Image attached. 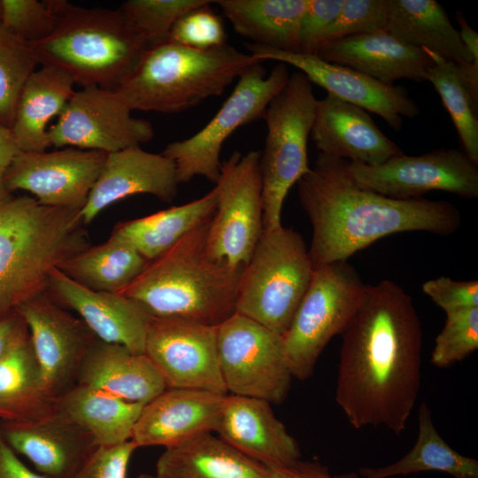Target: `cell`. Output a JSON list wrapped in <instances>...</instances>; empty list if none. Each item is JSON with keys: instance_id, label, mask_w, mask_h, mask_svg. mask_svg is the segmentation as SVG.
I'll use <instances>...</instances> for the list:
<instances>
[{"instance_id": "obj_1", "label": "cell", "mask_w": 478, "mask_h": 478, "mask_svg": "<svg viewBox=\"0 0 478 478\" xmlns=\"http://www.w3.org/2000/svg\"><path fill=\"white\" fill-rule=\"evenodd\" d=\"M341 335L337 405L357 429L401 434L420 389L422 328L412 298L389 280L365 285Z\"/></svg>"}, {"instance_id": "obj_13", "label": "cell", "mask_w": 478, "mask_h": 478, "mask_svg": "<svg viewBox=\"0 0 478 478\" xmlns=\"http://www.w3.org/2000/svg\"><path fill=\"white\" fill-rule=\"evenodd\" d=\"M355 184L395 199H413L432 190L466 198L478 197L477 164L458 149L441 148L420 156L393 157L379 166L346 160Z\"/></svg>"}, {"instance_id": "obj_4", "label": "cell", "mask_w": 478, "mask_h": 478, "mask_svg": "<svg viewBox=\"0 0 478 478\" xmlns=\"http://www.w3.org/2000/svg\"><path fill=\"white\" fill-rule=\"evenodd\" d=\"M89 246L81 210L29 196L0 205V319L47 291L50 272Z\"/></svg>"}, {"instance_id": "obj_15", "label": "cell", "mask_w": 478, "mask_h": 478, "mask_svg": "<svg viewBox=\"0 0 478 478\" xmlns=\"http://www.w3.org/2000/svg\"><path fill=\"white\" fill-rule=\"evenodd\" d=\"M16 311L27 326L43 389L56 400L76 384L80 368L98 338L47 291Z\"/></svg>"}, {"instance_id": "obj_27", "label": "cell", "mask_w": 478, "mask_h": 478, "mask_svg": "<svg viewBox=\"0 0 478 478\" xmlns=\"http://www.w3.org/2000/svg\"><path fill=\"white\" fill-rule=\"evenodd\" d=\"M155 474L160 478H270L266 466L212 432L165 448Z\"/></svg>"}, {"instance_id": "obj_14", "label": "cell", "mask_w": 478, "mask_h": 478, "mask_svg": "<svg viewBox=\"0 0 478 478\" xmlns=\"http://www.w3.org/2000/svg\"><path fill=\"white\" fill-rule=\"evenodd\" d=\"M111 89L75 90L57 122L48 128L50 146L116 152L140 146L154 137L150 122L135 118Z\"/></svg>"}, {"instance_id": "obj_32", "label": "cell", "mask_w": 478, "mask_h": 478, "mask_svg": "<svg viewBox=\"0 0 478 478\" xmlns=\"http://www.w3.org/2000/svg\"><path fill=\"white\" fill-rule=\"evenodd\" d=\"M216 204L217 191L213 188L204 196L187 204L118 223L112 234L128 243L150 261L165 253L190 231L210 220Z\"/></svg>"}, {"instance_id": "obj_11", "label": "cell", "mask_w": 478, "mask_h": 478, "mask_svg": "<svg viewBox=\"0 0 478 478\" xmlns=\"http://www.w3.org/2000/svg\"><path fill=\"white\" fill-rule=\"evenodd\" d=\"M218 359L227 393L281 404L291 388L282 336L234 312L217 326Z\"/></svg>"}, {"instance_id": "obj_2", "label": "cell", "mask_w": 478, "mask_h": 478, "mask_svg": "<svg viewBox=\"0 0 478 478\" xmlns=\"http://www.w3.org/2000/svg\"><path fill=\"white\" fill-rule=\"evenodd\" d=\"M297 183L300 204L312 226L308 249L313 268L347 260L395 233L450 235L461 226L459 209L444 200L395 199L358 187L346 160L319 153Z\"/></svg>"}, {"instance_id": "obj_49", "label": "cell", "mask_w": 478, "mask_h": 478, "mask_svg": "<svg viewBox=\"0 0 478 478\" xmlns=\"http://www.w3.org/2000/svg\"><path fill=\"white\" fill-rule=\"evenodd\" d=\"M19 151V149L12 130L0 126V205L13 198L6 190L4 180L8 167Z\"/></svg>"}, {"instance_id": "obj_8", "label": "cell", "mask_w": 478, "mask_h": 478, "mask_svg": "<svg viewBox=\"0 0 478 478\" xmlns=\"http://www.w3.org/2000/svg\"><path fill=\"white\" fill-rule=\"evenodd\" d=\"M317 99L312 83L301 72L293 73L267 105L264 150L260 151L263 230L281 227L284 200L298 180L307 173V143Z\"/></svg>"}, {"instance_id": "obj_44", "label": "cell", "mask_w": 478, "mask_h": 478, "mask_svg": "<svg viewBox=\"0 0 478 478\" xmlns=\"http://www.w3.org/2000/svg\"><path fill=\"white\" fill-rule=\"evenodd\" d=\"M422 291L445 313L478 307V281L441 276L422 284Z\"/></svg>"}, {"instance_id": "obj_41", "label": "cell", "mask_w": 478, "mask_h": 478, "mask_svg": "<svg viewBox=\"0 0 478 478\" xmlns=\"http://www.w3.org/2000/svg\"><path fill=\"white\" fill-rule=\"evenodd\" d=\"M210 3L182 15L173 26L167 41L196 50H208L227 43V32Z\"/></svg>"}, {"instance_id": "obj_10", "label": "cell", "mask_w": 478, "mask_h": 478, "mask_svg": "<svg viewBox=\"0 0 478 478\" xmlns=\"http://www.w3.org/2000/svg\"><path fill=\"white\" fill-rule=\"evenodd\" d=\"M261 63L252 65L237 79L233 92L202 129L167 144L161 152L173 162L180 184L196 176L216 184L226 140L240 127L262 118L271 100L284 87L289 77L287 65L278 62L266 76Z\"/></svg>"}, {"instance_id": "obj_20", "label": "cell", "mask_w": 478, "mask_h": 478, "mask_svg": "<svg viewBox=\"0 0 478 478\" xmlns=\"http://www.w3.org/2000/svg\"><path fill=\"white\" fill-rule=\"evenodd\" d=\"M47 292L61 306L74 311L100 341L144 353L151 316L133 299L89 289L58 267L50 272Z\"/></svg>"}, {"instance_id": "obj_46", "label": "cell", "mask_w": 478, "mask_h": 478, "mask_svg": "<svg viewBox=\"0 0 478 478\" xmlns=\"http://www.w3.org/2000/svg\"><path fill=\"white\" fill-rule=\"evenodd\" d=\"M267 468L270 478H359L357 472L332 474L328 466L318 461L299 459L289 465Z\"/></svg>"}, {"instance_id": "obj_45", "label": "cell", "mask_w": 478, "mask_h": 478, "mask_svg": "<svg viewBox=\"0 0 478 478\" xmlns=\"http://www.w3.org/2000/svg\"><path fill=\"white\" fill-rule=\"evenodd\" d=\"M136 449L132 440L96 447L74 478H127L128 464Z\"/></svg>"}, {"instance_id": "obj_31", "label": "cell", "mask_w": 478, "mask_h": 478, "mask_svg": "<svg viewBox=\"0 0 478 478\" xmlns=\"http://www.w3.org/2000/svg\"><path fill=\"white\" fill-rule=\"evenodd\" d=\"M55 405L87 430L99 447L131 440L145 404L127 401L101 389L75 384L56 398Z\"/></svg>"}, {"instance_id": "obj_25", "label": "cell", "mask_w": 478, "mask_h": 478, "mask_svg": "<svg viewBox=\"0 0 478 478\" xmlns=\"http://www.w3.org/2000/svg\"><path fill=\"white\" fill-rule=\"evenodd\" d=\"M316 56L389 85L398 79L425 81L436 58L399 41L386 30L328 42Z\"/></svg>"}, {"instance_id": "obj_19", "label": "cell", "mask_w": 478, "mask_h": 478, "mask_svg": "<svg viewBox=\"0 0 478 478\" xmlns=\"http://www.w3.org/2000/svg\"><path fill=\"white\" fill-rule=\"evenodd\" d=\"M0 429L9 446L47 478H74L97 447L56 405L34 419L0 421Z\"/></svg>"}, {"instance_id": "obj_39", "label": "cell", "mask_w": 478, "mask_h": 478, "mask_svg": "<svg viewBox=\"0 0 478 478\" xmlns=\"http://www.w3.org/2000/svg\"><path fill=\"white\" fill-rule=\"evenodd\" d=\"M57 20L58 0H0V23L27 43L48 38Z\"/></svg>"}, {"instance_id": "obj_17", "label": "cell", "mask_w": 478, "mask_h": 478, "mask_svg": "<svg viewBox=\"0 0 478 478\" xmlns=\"http://www.w3.org/2000/svg\"><path fill=\"white\" fill-rule=\"evenodd\" d=\"M107 153L66 147L53 151L19 150L4 175L9 193L26 190L42 205L81 210Z\"/></svg>"}, {"instance_id": "obj_37", "label": "cell", "mask_w": 478, "mask_h": 478, "mask_svg": "<svg viewBox=\"0 0 478 478\" xmlns=\"http://www.w3.org/2000/svg\"><path fill=\"white\" fill-rule=\"evenodd\" d=\"M37 66L31 44L0 23V126L11 129L22 88Z\"/></svg>"}, {"instance_id": "obj_38", "label": "cell", "mask_w": 478, "mask_h": 478, "mask_svg": "<svg viewBox=\"0 0 478 478\" xmlns=\"http://www.w3.org/2000/svg\"><path fill=\"white\" fill-rule=\"evenodd\" d=\"M209 0H128L119 8L148 49L166 41L175 22Z\"/></svg>"}, {"instance_id": "obj_42", "label": "cell", "mask_w": 478, "mask_h": 478, "mask_svg": "<svg viewBox=\"0 0 478 478\" xmlns=\"http://www.w3.org/2000/svg\"><path fill=\"white\" fill-rule=\"evenodd\" d=\"M387 9L388 0H343L339 14L325 34L322 45L348 36L385 30Z\"/></svg>"}, {"instance_id": "obj_28", "label": "cell", "mask_w": 478, "mask_h": 478, "mask_svg": "<svg viewBox=\"0 0 478 478\" xmlns=\"http://www.w3.org/2000/svg\"><path fill=\"white\" fill-rule=\"evenodd\" d=\"M75 82L66 72L40 66L20 92L11 130L19 150L45 151L50 147L47 126L59 116L75 92Z\"/></svg>"}, {"instance_id": "obj_7", "label": "cell", "mask_w": 478, "mask_h": 478, "mask_svg": "<svg viewBox=\"0 0 478 478\" xmlns=\"http://www.w3.org/2000/svg\"><path fill=\"white\" fill-rule=\"evenodd\" d=\"M302 235L280 227L263 233L244 266L235 312L283 335L313 275Z\"/></svg>"}, {"instance_id": "obj_3", "label": "cell", "mask_w": 478, "mask_h": 478, "mask_svg": "<svg viewBox=\"0 0 478 478\" xmlns=\"http://www.w3.org/2000/svg\"><path fill=\"white\" fill-rule=\"evenodd\" d=\"M210 220L148 261L118 293L138 303L151 317L218 326L231 316L243 268L232 267L210 253L206 243Z\"/></svg>"}, {"instance_id": "obj_30", "label": "cell", "mask_w": 478, "mask_h": 478, "mask_svg": "<svg viewBox=\"0 0 478 478\" xmlns=\"http://www.w3.org/2000/svg\"><path fill=\"white\" fill-rule=\"evenodd\" d=\"M240 35L251 43L299 51V27L307 0L214 1Z\"/></svg>"}, {"instance_id": "obj_16", "label": "cell", "mask_w": 478, "mask_h": 478, "mask_svg": "<svg viewBox=\"0 0 478 478\" xmlns=\"http://www.w3.org/2000/svg\"><path fill=\"white\" fill-rule=\"evenodd\" d=\"M144 353L167 388L227 395L218 359L217 326L175 317H151Z\"/></svg>"}, {"instance_id": "obj_48", "label": "cell", "mask_w": 478, "mask_h": 478, "mask_svg": "<svg viewBox=\"0 0 478 478\" xmlns=\"http://www.w3.org/2000/svg\"><path fill=\"white\" fill-rule=\"evenodd\" d=\"M0 478H47L27 466L4 440L0 429Z\"/></svg>"}, {"instance_id": "obj_22", "label": "cell", "mask_w": 478, "mask_h": 478, "mask_svg": "<svg viewBox=\"0 0 478 478\" xmlns=\"http://www.w3.org/2000/svg\"><path fill=\"white\" fill-rule=\"evenodd\" d=\"M310 135L320 153L372 166L404 154L366 111L330 94L317 101Z\"/></svg>"}, {"instance_id": "obj_33", "label": "cell", "mask_w": 478, "mask_h": 478, "mask_svg": "<svg viewBox=\"0 0 478 478\" xmlns=\"http://www.w3.org/2000/svg\"><path fill=\"white\" fill-rule=\"evenodd\" d=\"M147 263L132 245L111 234L104 243L78 252L58 268L89 289L118 293L141 274Z\"/></svg>"}, {"instance_id": "obj_51", "label": "cell", "mask_w": 478, "mask_h": 478, "mask_svg": "<svg viewBox=\"0 0 478 478\" xmlns=\"http://www.w3.org/2000/svg\"><path fill=\"white\" fill-rule=\"evenodd\" d=\"M456 19L460 26L459 35L473 61H478V34L468 25L463 14L457 12Z\"/></svg>"}, {"instance_id": "obj_47", "label": "cell", "mask_w": 478, "mask_h": 478, "mask_svg": "<svg viewBox=\"0 0 478 478\" xmlns=\"http://www.w3.org/2000/svg\"><path fill=\"white\" fill-rule=\"evenodd\" d=\"M29 336L27 326L15 310L0 319V359Z\"/></svg>"}, {"instance_id": "obj_6", "label": "cell", "mask_w": 478, "mask_h": 478, "mask_svg": "<svg viewBox=\"0 0 478 478\" xmlns=\"http://www.w3.org/2000/svg\"><path fill=\"white\" fill-rule=\"evenodd\" d=\"M39 66L68 73L81 88L114 90L148 49L120 9L85 8L58 0L55 30L31 44Z\"/></svg>"}, {"instance_id": "obj_36", "label": "cell", "mask_w": 478, "mask_h": 478, "mask_svg": "<svg viewBox=\"0 0 478 478\" xmlns=\"http://www.w3.org/2000/svg\"><path fill=\"white\" fill-rule=\"evenodd\" d=\"M439 94L457 129L464 152L478 163V105L463 84L453 62L438 56L426 80Z\"/></svg>"}, {"instance_id": "obj_26", "label": "cell", "mask_w": 478, "mask_h": 478, "mask_svg": "<svg viewBox=\"0 0 478 478\" xmlns=\"http://www.w3.org/2000/svg\"><path fill=\"white\" fill-rule=\"evenodd\" d=\"M76 384L101 389L130 402L147 404L167 387L145 353L99 339L85 358Z\"/></svg>"}, {"instance_id": "obj_21", "label": "cell", "mask_w": 478, "mask_h": 478, "mask_svg": "<svg viewBox=\"0 0 478 478\" xmlns=\"http://www.w3.org/2000/svg\"><path fill=\"white\" fill-rule=\"evenodd\" d=\"M179 184L173 162L162 153L149 152L141 146L108 153L81 210L83 223L89 225L107 206L130 196L149 194L171 202Z\"/></svg>"}, {"instance_id": "obj_53", "label": "cell", "mask_w": 478, "mask_h": 478, "mask_svg": "<svg viewBox=\"0 0 478 478\" xmlns=\"http://www.w3.org/2000/svg\"><path fill=\"white\" fill-rule=\"evenodd\" d=\"M411 478H414V477H411Z\"/></svg>"}, {"instance_id": "obj_43", "label": "cell", "mask_w": 478, "mask_h": 478, "mask_svg": "<svg viewBox=\"0 0 478 478\" xmlns=\"http://www.w3.org/2000/svg\"><path fill=\"white\" fill-rule=\"evenodd\" d=\"M343 4V0H307L300 22L298 53L316 56Z\"/></svg>"}, {"instance_id": "obj_52", "label": "cell", "mask_w": 478, "mask_h": 478, "mask_svg": "<svg viewBox=\"0 0 478 478\" xmlns=\"http://www.w3.org/2000/svg\"><path fill=\"white\" fill-rule=\"evenodd\" d=\"M136 478H160L156 474H142L138 475Z\"/></svg>"}, {"instance_id": "obj_9", "label": "cell", "mask_w": 478, "mask_h": 478, "mask_svg": "<svg viewBox=\"0 0 478 478\" xmlns=\"http://www.w3.org/2000/svg\"><path fill=\"white\" fill-rule=\"evenodd\" d=\"M365 285L347 260L314 268L308 289L282 335L294 378L305 380L328 342L341 335L358 308Z\"/></svg>"}, {"instance_id": "obj_29", "label": "cell", "mask_w": 478, "mask_h": 478, "mask_svg": "<svg viewBox=\"0 0 478 478\" xmlns=\"http://www.w3.org/2000/svg\"><path fill=\"white\" fill-rule=\"evenodd\" d=\"M385 30L399 41L444 60L473 62L459 30L435 0H388Z\"/></svg>"}, {"instance_id": "obj_35", "label": "cell", "mask_w": 478, "mask_h": 478, "mask_svg": "<svg viewBox=\"0 0 478 478\" xmlns=\"http://www.w3.org/2000/svg\"><path fill=\"white\" fill-rule=\"evenodd\" d=\"M54 405L43 389L28 336L0 359V421L34 419Z\"/></svg>"}, {"instance_id": "obj_23", "label": "cell", "mask_w": 478, "mask_h": 478, "mask_svg": "<svg viewBox=\"0 0 478 478\" xmlns=\"http://www.w3.org/2000/svg\"><path fill=\"white\" fill-rule=\"evenodd\" d=\"M270 405L255 397L227 395L214 432L266 467L292 464L301 459L299 445Z\"/></svg>"}, {"instance_id": "obj_12", "label": "cell", "mask_w": 478, "mask_h": 478, "mask_svg": "<svg viewBox=\"0 0 478 478\" xmlns=\"http://www.w3.org/2000/svg\"><path fill=\"white\" fill-rule=\"evenodd\" d=\"M216 210L207 231L210 253L244 268L263 233L260 151H235L221 163Z\"/></svg>"}, {"instance_id": "obj_24", "label": "cell", "mask_w": 478, "mask_h": 478, "mask_svg": "<svg viewBox=\"0 0 478 478\" xmlns=\"http://www.w3.org/2000/svg\"><path fill=\"white\" fill-rule=\"evenodd\" d=\"M224 397L201 389L166 388L144 405L131 440L137 448H167L199 434L214 432Z\"/></svg>"}, {"instance_id": "obj_5", "label": "cell", "mask_w": 478, "mask_h": 478, "mask_svg": "<svg viewBox=\"0 0 478 478\" xmlns=\"http://www.w3.org/2000/svg\"><path fill=\"white\" fill-rule=\"evenodd\" d=\"M258 62L227 42L196 50L166 40L147 50L113 91L132 111L181 112L220 96Z\"/></svg>"}, {"instance_id": "obj_34", "label": "cell", "mask_w": 478, "mask_h": 478, "mask_svg": "<svg viewBox=\"0 0 478 478\" xmlns=\"http://www.w3.org/2000/svg\"><path fill=\"white\" fill-rule=\"evenodd\" d=\"M438 471L455 478H478V461L453 450L440 436L425 402L419 406L418 436L412 449L397 461L380 467L358 468L359 478H389Z\"/></svg>"}, {"instance_id": "obj_40", "label": "cell", "mask_w": 478, "mask_h": 478, "mask_svg": "<svg viewBox=\"0 0 478 478\" xmlns=\"http://www.w3.org/2000/svg\"><path fill=\"white\" fill-rule=\"evenodd\" d=\"M478 349V307L446 313L435 340L431 363L440 368L460 362Z\"/></svg>"}, {"instance_id": "obj_50", "label": "cell", "mask_w": 478, "mask_h": 478, "mask_svg": "<svg viewBox=\"0 0 478 478\" xmlns=\"http://www.w3.org/2000/svg\"><path fill=\"white\" fill-rule=\"evenodd\" d=\"M455 65L463 84L474 104L478 105V61Z\"/></svg>"}, {"instance_id": "obj_18", "label": "cell", "mask_w": 478, "mask_h": 478, "mask_svg": "<svg viewBox=\"0 0 478 478\" xmlns=\"http://www.w3.org/2000/svg\"><path fill=\"white\" fill-rule=\"evenodd\" d=\"M249 53L258 61L274 60L295 66L315 83L343 101L382 117L395 131L400 130L403 117L420 113L417 103L403 86L382 83L351 68L325 61L315 55L287 52L246 42Z\"/></svg>"}]
</instances>
